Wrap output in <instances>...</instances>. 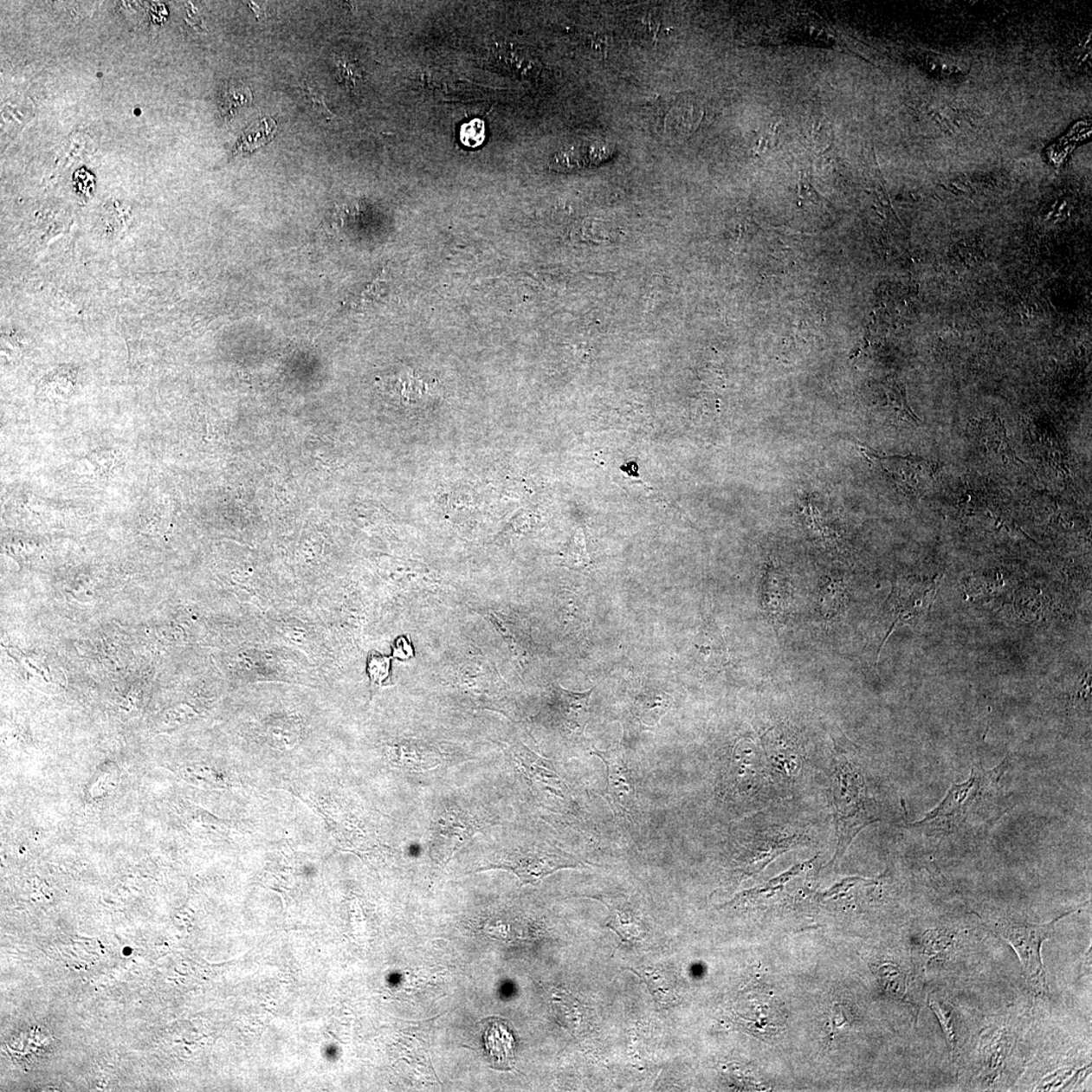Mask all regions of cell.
Returning <instances> with one entry per match:
<instances>
[{
    "label": "cell",
    "mask_w": 1092,
    "mask_h": 1092,
    "mask_svg": "<svg viewBox=\"0 0 1092 1092\" xmlns=\"http://www.w3.org/2000/svg\"><path fill=\"white\" fill-rule=\"evenodd\" d=\"M835 806L837 850L831 862L838 861L850 843L868 825L879 822V806L868 793L860 764L852 753L837 747L830 779Z\"/></svg>",
    "instance_id": "6da1fadb"
},
{
    "label": "cell",
    "mask_w": 1092,
    "mask_h": 1092,
    "mask_svg": "<svg viewBox=\"0 0 1092 1092\" xmlns=\"http://www.w3.org/2000/svg\"><path fill=\"white\" fill-rule=\"evenodd\" d=\"M1006 762L993 770L973 769L970 779L953 785L946 798L914 828L926 830L954 832L967 824V818L983 810L987 796L997 792L998 780L1005 773Z\"/></svg>",
    "instance_id": "7a4b0ae2"
},
{
    "label": "cell",
    "mask_w": 1092,
    "mask_h": 1092,
    "mask_svg": "<svg viewBox=\"0 0 1092 1092\" xmlns=\"http://www.w3.org/2000/svg\"><path fill=\"white\" fill-rule=\"evenodd\" d=\"M580 867L586 866L577 856L552 846H524L499 850L479 871L502 869L514 873L521 885H536L562 869Z\"/></svg>",
    "instance_id": "3957f363"
},
{
    "label": "cell",
    "mask_w": 1092,
    "mask_h": 1092,
    "mask_svg": "<svg viewBox=\"0 0 1092 1092\" xmlns=\"http://www.w3.org/2000/svg\"><path fill=\"white\" fill-rule=\"evenodd\" d=\"M1069 914L1062 915L1046 925L1000 922L997 926L999 936L1017 952L1019 961L1022 963L1024 979L1029 983L1031 991L1037 995L1049 994L1046 973L1042 963L1041 946L1044 940L1051 936L1055 925L1063 916Z\"/></svg>",
    "instance_id": "277c9868"
},
{
    "label": "cell",
    "mask_w": 1092,
    "mask_h": 1092,
    "mask_svg": "<svg viewBox=\"0 0 1092 1092\" xmlns=\"http://www.w3.org/2000/svg\"><path fill=\"white\" fill-rule=\"evenodd\" d=\"M476 831L478 829L469 814L455 808L445 811L434 824L431 842L433 858L444 864Z\"/></svg>",
    "instance_id": "5b68a950"
},
{
    "label": "cell",
    "mask_w": 1092,
    "mask_h": 1092,
    "mask_svg": "<svg viewBox=\"0 0 1092 1092\" xmlns=\"http://www.w3.org/2000/svg\"><path fill=\"white\" fill-rule=\"evenodd\" d=\"M591 755L598 757L606 766V793L619 811L631 812L636 804L635 777L624 753L620 749L594 751Z\"/></svg>",
    "instance_id": "8992f818"
},
{
    "label": "cell",
    "mask_w": 1092,
    "mask_h": 1092,
    "mask_svg": "<svg viewBox=\"0 0 1092 1092\" xmlns=\"http://www.w3.org/2000/svg\"><path fill=\"white\" fill-rule=\"evenodd\" d=\"M482 1043L492 1069H514L517 1042L510 1023L504 1018L490 1017L482 1022Z\"/></svg>",
    "instance_id": "52a82bcc"
},
{
    "label": "cell",
    "mask_w": 1092,
    "mask_h": 1092,
    "mask_svg": "<svg viewBox=\"0 0 1092 1092\" xmlns=\"http://www.w3.org/2000/svg\"><path fill=\"white\" fill-rule=\"evenodd\" d=\"M593 689L577 693L554 687L552 691V703L554 715L562 726L572 733H584L590 718V699Z\"/></svg>",
    "instance_id": "ba28073f"
},
{
    "label": "cell",
    "mask_w": 1092,
    "mask_h": 1092,
    "mask_svg": "<svg viewBox=\"0 0 1092 1092\" xmlns=\"http://www.w3.org/2000/svg\"><path fill=\"white\" fill-rule=\"evenodd\" d=\"M898 595L895 597L896 603L895 604V620H893L888 635L886 636L884 643L881 645L880 650L882 649L887 638L889 637L892 631L898 626L908 624L910 621L924 617L928 609L932 607L934 596L937 592L936 578L924 586L915 587L909 590H895ZM880 650L878 655L880 654Z\"/></svg>",
    "instance_id": "9c48e42d"
},
{
    "label": "cell",
    "mask_w": 1092,
    "mask_h": 1092,
    "mask_svg": "<svg viewBox=\"0 0 1092 1092\" xmlns=\"http://www.w3.org/2000/svg\"><path fill=\"white\" fill-rule=\"evenodd\" d=\"M612 154L609 145L598 142L576 145L553 155L550 167L557 171H576L600 165Z\"/></svg>",
    "instance_id": "30bf717a"
},
{
    "label": "cell",
    "mask_w": 1092,
    "mask_h": 1092,
    "mask_svg": "<svg viewBox=\"0 0 1092 1092\" xmlns=\"http://www.w3.org/2000/svg\"><path fill=\"white\" fill-rule=\"evenodd\" d=\"M391 761L397 767L422 772L438 767L442 764V753L436 747L417 740H405L391 746Z\"/></svg>",
    "instance_id": "8fae6325"
},
{
    "label": "cell",
    "mask_w": 1092,
    "mask_h": 1092,
    "mask_svg": "<svg viewBox=\"0 0 1092 1092\" xmlns=\"http://www.w3.org/2000/svg\"><path fill=\"white\" fill-rule=\"evenodd\" d=\"M513 758H514L519 768L523 770L530 780L540 784L542 787L550 790L551 792L557 794L559 798H563V781L551 765L545 759L537 757L535 753L530 752L524 746L513 747Z\"/></svg>",
    "instance_id": "7c38bea8"
},
{
    "label": "cell",
    "mask_w": 1092,
    "mask_h": 1092,
    "mask_svg": "<svg viewBox=\"0 0 1092 1092\" xmlns=\"http://www.w3.org/2000/svg\"><path fill=\"white\" fill-rule=\"evenodd\" d=\"M704 111L694 104L678 105L671 108L665 120V131L669 139H686L698 129Z\"/></svg>",
    "instance_id": "4fadbf2b"
},
{
    "label": "cell",
    "mask_w": 1092,
    "mask_h": 1092,
    "mask_svg": "<svg viewBox=\"0 0 1092 1092\" xmlns=\"http://www.w3.org/2000/svg\"><path fill=\"white\" fill-rule=\"evenodd\" d=\"M606 905L611 912V921L607 924L608 927L612 928L624 942L642 939L643 934L642 933L641 921L637 918L636 914L633 912L630 905H611L609 903H606Z\"/></svg>",
    "instance_id": "5bb4252c"
},
{
    "label": "cell",
    "mask_w": 1092,
    "mask_h": 1092,
    "mask_svg": "<svg viewBox=\"0 0 1092 1092\" xmlns=\"http://www.w3.org/2000/svg\"><path fill=\"white\" fill-rule=\"evenodd\" d=\"M1009 1041L1004 1031L982 1036L983 1066L989 1076H998L1009 1052Z\"/></svg>",
    "instance_id": "9a60e30c"
},
{
    "label": "cell",
    "mask_w": 1092,
    "mask_h": 1092,
    "mask_svg": "<svg viewBox=\"0 0 1092 1092\" xmlns=\"http://www.w3.org/2000/svg\"><path fill=\"white\" fill-rule=\"evenodd\" d=\"M928 1005L931 1010L936 1013L940 1025L948 1043L950 1052L953 1059L956 1057L958 1052L959 1043H960V1025H959V1018L955 1010L945 1001L938 999L936 997L928 998Z\"/></svg>",
    "instance_id": "2e32d148"
},
{
    "label": "cell",
    "mask_w": 1092,
    "mask_h": 1092,
    "mask_svg": "<svg viewBox=\"0 0 1092 1092\" xmlns=\"http://www.w3.org/2000/svg\"><path fill=\"white\" fill-rule=\"evenodd\" d=\"M672 706L673 698L669 694L661 691L649 692L638 700V715L647 726H656Z\"/></svg>",
    "instance_id": "e0dca14e"
},
{
    "label": "cell",
    "mask_w": 1092,
    "mask_h": 1092,
    "mask_svg": "<svg viewBox=\"0 0 1092 1092\" xmlns=\"http://www.w3.org/2000/svg\"><path fill=\"white\" fill-rule=\"evenodd\" d=\"M277 125L273 119H262L259 123L247 130L235 148V152H253L273 140Z\"/></svg>",
    "instance_id": "ac0fdd59"
},
{
    "label": "cell",
    "mask_w": 1092,
    "mask_h": 1092,
    "mask_svg": "<svg viewBox=\"0 0 1092 1092\" xmlns=\"http://www.w3.org/2000/svg\"><path fill=\"white\" fill-rule=\"evenodd\" d=\"M781 578L778 576L773 569H770L765 581V603L766 608L774 617H779L783 611L784 604L786 603L785 588L781 584Z\"/></svg>",
    "instance_id": "d6986e66"
},
{
    "label": "cell",
    "mask_w": 1092,
    "mask_h": 1092,
    "mask_svg": "<svg viewBox=\"0 0 1092 1092\" xmlns=\"http://www.w3.org/2000/svg\"><path fill=\"white\" fill-rule=\"evenodd\" d=\"M367 674L373 687L387 685L391 677V659L378 653H372L367 660Z\"/></svg>",
    "instance_id": "ffe728a7"
},
{
    "label": "cell",
    "mask_w": 1092,
    "mask_h": 1092,
    "mask_svg": "<svg viewBox=\"0 0 1092 1092\" xmlns=\"http://www.w3.org/2000/svg\"><path fill=\"white\" fill-rule=\"evenodd\" d=\"M953 938L944 932L932 931L924 938V954L928 958L944 957L953 946Z\"/></svg>",
    "instance_id": "44dd1931"
},
{
    "label": "cell",
    "mask_w": 1092,
    "mask_h": 1092,
    "mask_svg": "<svg viewBox=\"0 0 1092 1092\" xmlns=\"http://www.w3.org/2000/svg\"><path fill=\"white\" fill-rule=\"evenodd\" d=\"M564 563L566 566L572 569H583L585 566L589 565L590 559L586 547H585L584 534L581 530L578 531L571 545L566 548Z\"/></svg>",
    "instance_id": "7402d4cb"
},
{
    "label": "cell",
    "mask_w": 1092,
    "mask_h": 1092,
    "mask_svg": "<svg viewBox=\"0 0 1092 1092\" xmlns=\"http://www.w3.org/2000/svg\"><path fill=\"white\" fill-rule=\"evenodd\" d=\"M880 981L887 992L895 997H901L905 992V979L895 965L885 964L878 969Z\"/></svg>",
    "instance_id": "603a6c76"
},
{
    "label": "cell",
    "mask_w": 1092,
    "mask_h": 1092,
    "mask_svg": "<svg viewBox=\"0 0 1092 1092\" xmlns=\"http://www.w3.org/2000/svg\"><path fill=\"white\" fill-rule=\"evenodd\" d=\"M1090 1070V1065L1083 1068L1082 1070H1063L1058 1071L1047 1077L1037 1090H1053L1068 1088L1072 1082H1078L1079 1076L1082 1073H1088Z\"/></svg>",
    "instance_id": "cb8c5ba5"
},
{
    "label": "cell",
    "mask_w": 1092,
    "mask_h": 1092,
    "mask_svg": "<svg viewBox=\"0 0 1092 1092\" xmlns=\"http://www.w3.org/2000/svg\"><path fill=\"white\" fill-rule=\"evenodd\" d=\"M462 142L468 147H478L485 140V126L479 120L464 124L462 129Z\"/></svg>",
    "instance_id": "d4e9b609"
},
{
    "label": "cell",
    "mask_w": 1092,
    "mask_h": 1092,
    "mask_svg": "<svg viewBox=\"0 0 1092 1092\" xmlns=\"http://www.w3.org/2000/svg\"><path fill=\"white\" fill-rule=\"evenodd\" d=\"M306 93L311 101L313 111L327 120L335 117V114L332 113L327 105H326L324 96L321 94L316 92L315 89H312L309 86H306Z\"/></svg>",
    "instance_id": "484cf974"
},
{
    "label": "cell",
    "mask_w": 1092,
    "mask_h": 1092,
    "mask_svg": "<svg viewBox=\"0 0 1092 1092\" xmlns=\"http://www.w3.org/2000/svg\"><path fill=\"white\" fill-rule=\"evenodd\" d=\"M229 112L233 113L234 108L236 107L250 106L252 102V94L249 88L232 89V93L227 98Z\"/></svg>",
    "instance_id": "4316f807"
},
{
    "label": "cell",
    "mask_w": 1092,
    "mask_h": 1092,
    "mask_svg": "<svg viewBox=\"0 0 1092 1092\" xmlns=\"http://www.w3.org/2000/svg\"><path fill=\"white\" fill-rule=\"evenodd\" d=\"M393 656L400 661L411 660L414 656V649L411 641L406 636L397 637L393 645Z\"/></svg>",
    "instance_id": "83f0119b"
}]
</instances>
